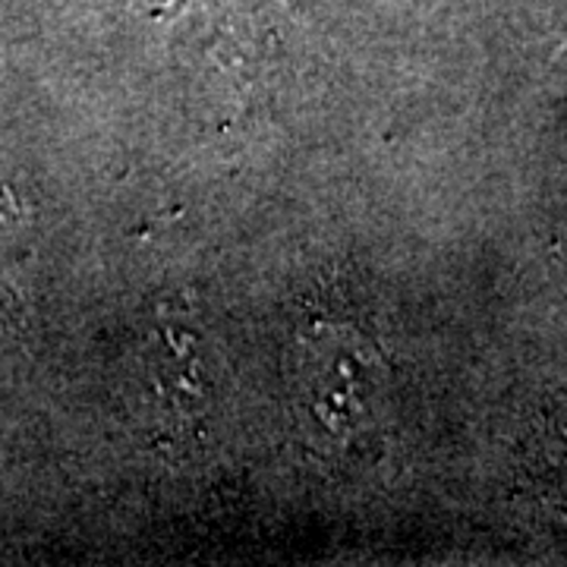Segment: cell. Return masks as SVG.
<instances>
[{
    "instance_id": "obj_1",
    "label": "cell",
    "mask_w": 567,
    "mask_h": 567,
    "mask_svg": "<svg viewBox=\"0 0 567 567\" xmlns=\"http://www.w3.org/2000/svg\"><path fill=\"white\" fill-rule=\"evenodd\" d=\"M369 363L365 338L341 328L306 334L297 357V388L306 423L316 425L331 447H357L365 442L369 416Z\"/></svg>"
},
{
    "instance_id": "obj_2",
    "label": "cell",
    "mask_w": 567,
    "mask_h": 567,
    "mask_svg": "<svg viewBox=\"0 0 567 567\" xmlns=\"http://www.w3.org/2000/svg\"><path fill=\"white\" fill-rule=\"evenodd\" d=\"M22 230V212L17 199L10 196V189L0 183V256L10 252V246L17 240V234Z\"/></svg>"
}]
</instances>
